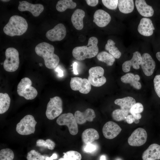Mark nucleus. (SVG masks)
<instances>
[{
  "instance_id": "nucleus-1",
  "label": "nucleus",
  "mask_w": 160,
  "mask_h": 160,
  "mask_svg": "<svg viewBox=\"0 0 160 160\" xmlns=\"http://www.w3.org/2000/svg\"><path fill=\"white\" fill-rule=\"evenodd\" d=\"M35 50L37 55L43 58L45 65L47 68L53 69L58 65L60 59L59 57L54 53V47L52 45L42 42L36 46Z\"/></svg>"
},
{
  "instance_id": "nucleus-2",
  "label": "nucleus",
  "mask_w": 160,
  "mask_h": 160,
  "mask_svg": "<svg viewBox=\"0 0 160 160\" xmlns=\"http://www.w3.org/2000/svg\"><path fill=\"white\" fill-rule=\"evenodd\" d=\"M98 43V40L96 37H90L87 45L77 47L73 49L72 51L73 57L77 60H83L95 57L99 51Z\"/></svg>"
},
{
  "instance_id": "nucleus-3",
  "label": "nucleus",
  "mask_w": 160,
  "mask_h": 160,
  "mask_svg": "<svg viewBox=\"0 0 160 160\" xmlns=\"http://www.w3.org/2000/svg\"><path fill=\"white\" fill-rule=\"evenodd\" d=\"M28 24L23 17L17 15L10 17L8 22L3 28L4 33L10 36H21L27 31Z\"/></svg>"
},
{
  "instance_id": "nucleus-4",
  "label": "nucleus",
  "mask_w": 160,
  "mask_h": 160,
  "mask_svg": "<svg viewBox=\"0 0 160 160\" xmlns=\"http://www.w3.org/2000/svg\"><path fill=\"white\" fill-rule=\"evenodd\" d=\"M6 58L3 63L4 70L9 72H14L18 68L20 63L18 51L13 47L7 48L5 51Z\"/></svg>"
},
{
  "instance_id": "nucleus-5",
  "label": "nucleus",
  "mask_w": 160,
  "mask_h": 160,
  "mask_svg": "<svg viewBox=\"0 0 160 160\" xmlns=\"http://www.w3.org/2000/svg\"><path fill=\"white\" fill-rule=\"evenodd\" d=\"M32 84V81L29 78L24 77L22 79L17 85L18 94L26 100L34 99L37 96L38 92L36 89L31 86Z\"/></svg>"
},
{
  "instance_id": "nucleus-6",
  "label": "nucleus",
  "mask_w": 160,
  "mask_h": 160,
  "mask_svg": "<svg viewBox=\"0 0 160 160\" xmlns=\"http://www.w3.org/2000/svg\"><path fill=\"white\" fill-rule=\"evenodd\" d=\"M37 123L32 115H26L17 124L16 131L18 134L22 135L33 134Z\"/></svg>"
},
{
  "instance_id": "nucleus-7",
  "label": "nucleus",
  "mask_w": 160,
  "mask_h": 160,
  "mask_svg": "<svg viewBox=\"0 0 160 160\" xmlns=\"http://www.w3.org/2000/svg\"><path fill=\"white\" fill-rule=\"evenodd\" d=\"M63 111V101L58 96L50 98L46 111L47 118L49 120H53L59 116Z\"/></svg>"
},
{
  "instance_id": "nucleus-8",
  "label": "nucleus",
  "mask_w": 160,
  "mask_h": 160,
  "mask_svg": "<svg viewBox=\"0 0 160 160\" xmlns=\"http://www.w3.org/2000/svg\"><path fill=\"white\" fill-rule=\"evenodd\" d=\"M104 71L103 68L97 66L91 68L89 70L88 80L90 84L95 87H100L106 81L103 76Z\"/></svg>"
},
{
  "instance_id": "nucleus-9",
  "label": "nucleus",
  "mask_w": 160,
  "mask_h": 160,
  "mask_svg": "<svg viewBox=\"0 0 160 160\" xmlns=\"http://www.w3.org/2000/svg\"><path fill=\"white\" fill-rule=\"evenodd\" d=\"M56 122L59 125L67 126L71 135H75L77 134V123L72 113H68L62 114L57 119Z\"/></svg>"
},
{
  "instance_id": "nucleus-10",
  "label": "nucleus",
  "mask_w": 160,
  "mask_h": 160,
  "mask_svg": "<svg viewBox=\"0 0 160 160\" xmlns=\"http://www.w3.org/2000/svg\"><path fill=\"white\" fill-rule=\"evenodd\" d=\"M147 134L145 130L142 128H138L134 130L128 139L129 145L132 146H140L146 142Z\"/></svg>"
},
{
  "instance_id": "nucleus-11",
  "label": "nucleus",
  "mask_w": 160,
  "mask_h": 160,
  "mask_svg": "<svg viewBox=\"0 0 160 160\" xmlns=\"http://www.w3.org/2000/svg\"><path fill=\"white\" fill-rule=\"evenodd\" d=\"M70 86L73 90H78L80 93L84 94H87L89 93L91 89V84L88 79L79 77L71 78Z\"/></svg>"
},
{
  "instance_id": "nucleus-12",
  "label": "nucleus",
  "mask_w": 160,
  "mask_h": 160,
  "mask_svg": "<svg viewBox=\"0 0 160 160\" xmlns=\"http://www.w3.org/2000/svg\"><path fill=\"white\" fill-rule=\"evenodd\" d=\"M66 33V28L62 23H59L53 28L46 33L47 38L52 41H60L65 37Z\"/></svg>"
},
{
  "instance_id": "nucleus-13",
  "label": "nucleus",
  "mask_w": 160,
  "mask_h": 160,
  "mask_svg": "<svg viewBox=\"0 0 160 160\" xmlns=\"http://www.w3.org/2000/svg\"><path fill=\"white\" fill-rule=\"evenodd\" d=\"M18 9L21 12L28 11L34 17H37L44 10V6L41 4H33L26 1H19Z\"/></svg>"
},
{
  "instance_id": "nucleus-14",
  "label": "nucleus",
  "mask_w": 160,
  "mask_h": 160,
  "mask_svg": "<svg viewBox=\"0 0 160 160\" xmlns=\"http://www.w3.org/2000/svg\"><path fill=\"white\" fill-rule=\"evenodd\" d=\"M121 129L116 123L108 121L103 126L102 132L104 137L111 139L116 137L121 132Z\"/></svg>"
},
{
  "instance_id": "nucleus-15",
  "label": "nucleus",
  "mask_w": 160,
  "mask_h": 160,
  "mask_svg": "<svg viewBox=\"0 0 160 160\" xmlns=\"http://www.w3.org/2000/svg\"><path fill=\"white\" fill-rule=\"evenodd\" d=\"M141 65L144 74L147 76H150L152 75L154 72L156 63L151 55L145 53L142 56Z\"/></svg>"
},
{
  "instance_id": "nucleus-16",
  "label": "nucleus",
  "mask_w": 160,
  "mask_h": 160,
  "mask_svg": "<svg viewBox=\"0 0 160 160\" xmlns=\"http://www.w3.org/2000/svg\"><path fill=\"white\" fill-rule=\"evenodd\" d=\"M155 28L151 20L149 18L144 17L140 20L137 28L138 32L145 36L152 35Z\"/></svg>"
},
{
  "instance_id": "nucleus-17",
  "label": "nucleus",
  "mask_w": 160,
  "mask_h": 160,
  "mask_svg": "<svg viewBox=\"0 0 160 160\" xmlns=\"http://www.w3.org/2000/svg\"><path fill=\"white\" fill-rule=\"evenodd\" d=\"M93 22L98 27H104L110 22L111 17L109 13L104 10L99 9L96 11L94 16Z\"/></svg>"
},
{
  "instance_id": "nucleus-18",
  "label": "nucleus",
  "mask_w": 160,
  "mask_h": 160,
  "mask_svg": "<svg viewBox=\"0 0 160 160\" xmlns=\"http://www.w3.org/2000/svg\"><path fill=\"white\" fill-rule=\"evenodd\" d=\"M142 61V56L138 51H136L133 53L132 59L129 60L125 61L122 65V69L124 72H127L130 71L131 66L135 69L140 68Z\"/></svg>"
},
{
  "instance_id": "nucleus-19",
  "label": "nucleus",
  "mask_w": 160,
  "mask_h": 160,
  "mask_svg": "<svg viewBox=\"0 0 160 160\" xmlns=\"http://www.w3.org/2000/svg\"><path fill=\"white\" fill-rule=\"evenodd\" d=\"M143 160H156L160 159V145L157 144H151L143 152Z\"/></svg>"
},
{
  "instance_id": "nucleus-20",
  "label": "nucleus",
  "mask_w": 160,
  "mask_h": 160,
  "mask_svg": "<svg viewBox=\"0 0 160 160\" xmlns=\"http://www.w3.org/2000/svg\"><path fill=\"white\" fill-rule=\"evenodd\" d=\"M95 116L94 110L90 108L86 109L83 112L77 111L75 112L74 115L77 124H80L85 123L87 121H92Z\"/></svg>"
},
{
  "instance_id": "nucleus-21",
  "label": "nucleus",
  "mask_w": 160,
  "mask_h": 160,
  "mask_svg": "<svg viewBox=\"0 0 160 160\" xmlns=\"http://www.w3.org/2000/svg\"><path fill=\"white\" fill-rule=\"evenodd\" d=\"M135 5L139 14L145 17L152 16L154 14V10L151 6L148 5L144 0H136Z\"/></svg>"
},
{
  "instance_id": "nucleus-22",
  "label": "nucleus",
  "mask_w": 160,
  "mask_h": 160,
  "mask_svg": "<svg viewBox=\"0 0 160 160\" xmlns=\"http://www.w3.org/2000/svg\"><path fill=\"white\" fill-rule=\"evenodd\" d=\"M84 11L79 9H76L74 12L71 17V21L73 25L77 30L82 29L84 27L83 19L85 16Z\"/></svg>"
},
{
  "instance_id": "nucleus-23",
  "label": "nucleus",
  "mask_w": 160,
  "mask_h": 160,
  "mask_svg": "<svg viewBox=\"0 0 160 160\" xmlns=\"http://www.w3.org/2000/svg\"><path fill=\"white\" fill-rule=\"evenodd\" d=\"M140 79V76L134 75L131 73H127L122 76L121 78V81L124 83H129L135 89H140L142 87L141 83L139 81Z\"/></svg>"
},
{
  "instance_id": "nucleus-24",
  "label": "nucleus",
  "mask_w": 160,
  "mask_h": 160,
  "mask_svg": "<svg viewBox=\"0 0 160 160\" xmlns=\"http://www.w3.org/2000/svg\"><path fill=\"white\" fill-rule=\"evenodd\" d=\"M99 138L97 131L93 128H88L84 130L82 134L81 138L83 142L87 144L92 143L95 140Z\"/></svg>"
},
{
  "instance_id": "nucleus-25",
  "label": "nucleus",
  "mask_w": 160,
  "mask_h": 160,
  "mask_svg": "<svg viewBox=\"0 0 160 160\" xmlns=\"http://www.w3.org/2000/svg\"><path fill=\"white\" fill-rule=\"evenodd\" d=\"M114 103L115 104L119 106L121 109L129 111L131 108L136 103V101L133 97L128 96L116 99Z\"/></svg>"
},
{
  "instance_id": "nucleus-26",
  "label": "nucleus",
  "mask_w": 160,
  "mask_h": 160,
  "mask_svg": "<svg viewBox=\"0 0 160 160\" xmlns=\"http://www.w3.org/2000/svg\"><path fill=\"white\" fill-rule=\"evenodd\" d=\"M118 7L120 11L124 14L132 12L134 8V4L132 0H118Z\"/></svg>"
},
{
  "instance_id": "nucleus-27",
  "label": "nucleus",
  "mask_w": 160,
  "mask_h": 160,
  "mask_svg": "<svg viewBox=\"0 0 160 160\" xmlns=\"http://www.w3.org/2000/svg\"><path fill=\"white\" fill-rule=\"evenodd\" d=\"M76 6V4L72 0H60L56 5V9L57 11L62 12L68 9H73Z\"/></svg>"
},
{
  "instance_id": "nucleus-28",
  "label": "nucleus",
  "mask_w": 160,
  "mask_h": 160,
  "mask_svg": "<svg viewBox=\"0 0 160 160\" xmlns=\"http://www.w3.org/2000/svg\"><path fill=\"white\" fill-rule=\"evenodd\" d=\"M10 103V98L7 93H0V113L3 114L8 109Z\"/></svg>"
},
{
  "instance_id": "nucleus-29",
  "label": "nucleus",
  "mask_w": 160,
  "mask_h": 160,
  "mask_svg": "<svg viewBox=\"0 0 160 160\" xmlns=\"http://www.w3.org/2000/svg\"><path fill=\"white\" fill-rule=\"evenodd\" d=\"M115 43L111 39H109L107 41V43L105 44V49L115 58L119 59L121 55V53L115 46Z\"/></svg>"
},
{
  "instance_id": "nucleus-30",
  "label": "nucleus",
  "mask_w": 160,
  "mask_h": 160,
  "mask_svg": "<svg viewBox=\"0 0 160 160\" xmlns=\"http://www.w3.org/2000/svg\"><path fill=\"white\" fill-rule=\"evenodd\" d=\"M97 57L99 61L105 63L109 66L112 65L115 61V58L113 55L104 51L98 53Z\"/></svg>"
},
{
  "instance_id": "nucleus-31",
  "label": "nucleus",
  "mask_w": 160,
  "mask_h": 160,
  "mask_svg": "<svg viewBox=\"0 0 160 160\" xmlns=\"http://www.w3.org/2000/svg\"><path fill=\"white\" fill-rule=\"evenodd\" d=\"M129 113V111L121 109H116L112 112V117L113 119L116 121H122L126 120Z\"/></svg>"
},
{
  "instance_id": "nucleus-32",
  "label": "nucleus",
  "mask_w": 160,
  "mask_h": 160,
  "mask_svg": "<svg viewBox=\"0 0 160 160\" xmlns=\"http://www.w3.org/2000/svg\"><path fill=\"white\" fill-rule=\"evenodd\" d=\"M36 145L39 147H43L50 150H53L55 146V144L49 139H47L46 140L40 139L37 140Z\"/></svg>"
},
{
  "instance_id": "nucleus-33",
  "label": "nucleus",
  "mask_w": 160,
  "mask_h": 160,
  "mask_svg": "<svg viewBox=\"0 0 160 160\" xmlns=\"http://www.w3.org/2000/svg\"><path fill=\"white\" fill-rule=\"evenodd\" d=\"M14 157L13 151L9 148L3 149L0 151V160H13Z\"/></svg>"
},
{
  "instance_id": "nucleus-34",
  "label": "nucleus",
  "mask_w": 160,
  "mask_h": 160,
  "mask_svg": "<svg viewBox=\"0 0 160 160\" xmlns=\"http://www.w3.org/2000/svg\"><path fill=\"white\" fill-rule=\"evenodd\" d=\"M63 158L65 160H81V156L79 152L74 151H70L64 153Z\"/></svg>"
},
{
  "instance_id": "nucleus-35",
  "label": "nucleus",
  "mask_w": 160,
  "mask_h": 160,
  "mask_svg": "<svg viewBox=\"0 0 160 160\" xmlns=\"http://www.w3.org/2000/svg\"><path fill=\"white\" fill-rule=\"evenodd\" d=\"M27 160H44V156L34 150L29 152L26 157Z\"/></svg>"
},
{
  "instance_id": "nucleus-36",
  "label": "nucleus",
  "mask_w": 160,
  "mask_h": 160,
  "mask_svg": "<svg viewBox=\"0 0 160 160\" xmlns=\"http://www.w3.org/2000/svg\"><path fill=\"white\" fill-rule=\"evenodd\" d=\"M102 1L105 7L110 9H115L118 6V0H102Z\"/></svg>"
},
{
  "instance_id": "nucleus-37",
  "label": "nucleus",
  "mask_w": 160,
  "mask_h": 160,
  "mask_svg": "<svg viewBox=\"0 0 160 160\" xmlns=\"http://www.w3.org/2000/svg\"><path fill=\"white\" fill-rule=\"evenodd\" d=\"M143 106L141 103H136L130 109L129 113L132 115L140 113L143 111Z\"/></svg>"
},
{
  "instance_id": "nucleus-38",
  "label": "nucleus",
  "mask_w": 160,
  "mask_h": 160,
  "mask_svg": "<svg viewBox=\"0 0 160 160\" xmlns=\"http://www.w3.org/2000/svg\"><path fill=\"white\" fill-rule=\"evenodd\" d=\"M154 88L158 96L160 98V75H156L153 79Z\"/></svg>"
},
{
  "instance_id": "nucleus-39",
  "label": "nucleus",
  "mask_w": 160,
  "mask_h": 160,
  "mask_svg": "<svg viewBox=\"0 0 160 160\" xmlns=\"http://www.w3.org/2000/svg\"><path fill=\"white\" fill-rule=\"evenodd\" d=\"M97 149L96 145L90 143L86 144L84 148V152L87 153H92L95 151Z\"/></svg>"
},
{
  "instance_id": "nucleus-40",
  "label": "nucleus",
  "mask_w": 160,
  "mask_h": 160,
  "mask_svg": "<svg viewBox=\"0 0 160 160\" xmlns=\"http://www.w3.org/2000/svg\"><path fill=\"white\" fill-rule=\"evenodd\" d=\"M87 4L89 6L91 7H95L98 4V0H86Z\"/></svg>"
},
{
  "instance_id": "nucleus-41",
  "label": "nucleus",
  "mask_w": 160,
  "mask_h": 160,
  "mask_svg": "<svg viewBox=\"0 0 160 160\" xmlns=\"http://www.w3.org/2000/svg\"><path fill=\"white\" fill-rule=\"evenodd\" d=\"M136 119L132 115H129L127 117L126 120L127 123L131 124Z\"/></svg>"
},
{
  "instance_id": "nucleus-42",
  "label": "nucleus",
  "mask_w": 160,
  "mask_h": 160,
  "mask_svg": "<svg viewBox=\"0 0 160 160\" xmlns=\"http://www.w3.org/2000/svg\"><path fill=\"white\" fill-rule=\"evenodd\" d=\"M77 65L78 63L76 62H74L73 63V73L75 75H78V73L77 70Z\"/></svg>"
},
{
  "instance_id": "nucleus-43",
  "label": "nucleus",
  "mask_w": 160,
  "mask_h": 160,
  "mask_svg": "<svg viewBox=\"0 0 160 160\" xmlns=\"http://www.w3.org/2000/svg\"><path fill=\"white\" fill-rule=\"evenodd\" d=\"M57 154L56 153H54L50 157L46 156L45 160H53L57 159Z\"/></svg>"
},
{
  "instance_id": "nucleus-44",
  "label": "nucleus",
  "mask_w": 160,
  "mask_h": 160,
  "mask_svg": "<svg viewBox=\"0 0 160 160\" xmlns=\"http://www.w3.org/2000/svg\"><path fill=\"white\" fill-rule=\"evenodd\" d=\"M56 71L58 73V75L60 77H62L63 76V71L59 68L57 67L55 69Z\"/></svg>"
},
{
  "instance_id": "nucleus-45",
  "label": "nucleus",
  "mask_w": 160,
  "mask_h": 160,
  "mask_svg": "<svg viewBox=\"0 0 160 160\" xmlns=\"http://www.w3.org/2000/svg\"><path fill=\"white\" fill-rule=\"evenodd\" d=\"M133 116L136 119L139 120L142 117V116L140 113L135 114Z\"/></svg>"
},
{
  "instance_id": "nucleus-46",
  "label": "nucleus",
  "mask_w": 160,
  "mask_h": 160,
  "mask_svg": "<svg viewBox=\"0 0 160 160\" xmlns=\"http://www.w3.org/2000/svg\"><path fill=\"white\" fill-rule=\"evenodd\" d=\"M156 57L158 60L160 62V52H158L156 54Z\"/></svg>"
},
{
  "instance_id": "nucleus-47",
  "label": "nucleus",
  "mask_w": 160,
  "mask_h": 160,
  "mask_svg": "<svg viewBox=\"0 0 160 160\" xmlns=\"http://www.w3.org/2000/svg\"><path fill=\"white\" fill-rule=\"evenodd\" d=\"M100 160H106V157L105 155H102L100 157Z\"/></svg>"
},
{
  "instance_id": "nucleus-48",
  "label": "nucleus",
  "mask_w": 160,
  "mask_h": 160,
  "mask_svg": "<svg viewBox=\"0 0 160 160\" xmlns=\"http://www.w3.org/2000/svg\"><path fill=\"white\" fill-rule=\"evenodd\" d=\"M139 122V120L138 119H136L134 121V122L135 124H137Z\"/></svg>"
},
{
  "instance_id": "nucleus-49",
  "label": "nucleus",
  "mask_w": 160,
  "mask_h": 160,
  "mask_svg": "<svg viewBox=\"0 0 160 160\" xmlns=\"http://www.w3.org/2000/svg\"><path fill=\"white\" fill-rule=\"evenodd\" d=\"M1 1H3V2H8V1H10V0H1Z\"/></svg>"
},
{
  "instance_id": "nucleus-50",
  "label": "nucleus",
  "mask_w": 160,
  "mask_h": 160,
  "mask_svg": "<svg viewBox=\"0 0 160 160\" xmlns=\"http://www.w3.org/2000/svg\"><path fill=\"white\" fill-rule=\"evenodd\" d=\"M58 160H65L64 158H60Z\"/></svg>"
},
{
  "instance_id": "nucleus-51",
  "label": "nucleus",
  "mask_w": 160,
  "mask_h": 160,
  "mask_svg": "<svg viewBox=\"0 0 160 160\" xmlns=\"http://www.w3.org/2000/svg\"><path fill=\"white\" fill-rule=\"evenodd\" d=\"M39 65H40V66H42V64H41V63H40L39 64Z\"/></svg>"
},
{
  "instance_id": "nucleus-52",
  "label": "nucleus",
  "mask_w": 160,
  "mask_h": 160,
  "mask_svg": "<svg viewBox=\"0 0 160 160\" xmlns=\"http://www.w3.org/2000/svg\"><path fill=\"white\" fill-rule=\"evenodd\" d=\"M118 160H120V159H118Z\"/></svg>"
}]
</instances>
